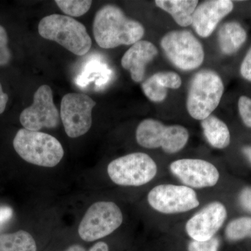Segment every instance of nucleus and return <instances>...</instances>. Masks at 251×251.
Instances as JSON below:
<instances>
[{"label":"nucleus","instance_id":"obj_1","mask_svg":"<svg viewBox=\"0 0 251 251\" xmlns=\"http://www.w3.org/2000/svg\"><path fill=\"white\" fill-rule=\"evenodd\" d=\"M93 34L100 48L110 49L121 45H133L143 38L145 29L138 21L127 18L121 9L108 4L96 14Z\"/></svg>","mask_w":251,"mask_h":251},{"label":"nucleus","instance_id":"obj_2","mask_svg":"<svg viewBox=\"0 0 251 251\" xmlns=\"http://www.w3.org/2000/svg\"><path fill=\"white\" fill-rule=\"evenodd\" d=\"M38 30L44 39L55 41L76 55L87 54L92 47V39L85 25L69 16H46L39 23Z\"/></svg>","mask_w":251,"mask_h":251},{"label":"nucleus","instance_id":"obj_3","mask_svg":"<svg viewBox=\"0 0 251 251\" xmlns=\"http://www.w3.org/2000/svg\"><path fill=\"white\" fill-rule=\"evenodd\" d=\"M13 146L24 161L36 166L52 168L62 161L64 151L60 142L47 133L21 128Z\"/></svg>","mask_w":251,"mask_h":251},{"label":"nucleus","instance_id":"obj_4","mask_svg":"<svg viewBox=\"0 0 251 251\" xmlns=\"http://www.w3.org/2000/svg\"><path fill=\"white\" fill-rule=\"evenodd\" d=\"M224 92L222 79L216 72L202 70L193 76L188 90L187 110L195 120L210 116L219 105Z\"/></svg>","mask_w":251,"mask_h":251},{"label":"nucleus","instance_id":"obj_5","mask_svg":"<svg viewBox=\"0 0 251 251\" xmlns=\"http://www.w3.org/2000/svg\"><path fill=\"white\" fill-rule=\"evenodd\" d=\"M188 138V130L182 126H166L153 119L143 120L136 130V140L140 146L148 149L161 148L168 153L181 151L186 146Z\"/></svg>","mask_w":251,"mask_h":251},{"label":"nucleus","instance_id":"obj_6","mask_svg":"<svg viewBox=\"0 0 251 251\" xmlns=\"http://www.w3.org/2000/svg\"><path fill=\"white\" fill-rule=\"evenodd\" d=\"M156 163L147 153H132L110 162L108 174L115 184L140 186L148 184L157 174Z\"/></svg>","mask_w":251,"mask_h":251},{"label":"nucleus","instance_id":"obj_7","mask_svg":"<svg viewBox=\"0 0 251 251\" xmlns=\"http://www.w3.org/2000/svg\"><path fill=\"white\" fill-rule=\"evenodd\" d=\"M161 46L168 58L181 70L197 69L204 61L202 45L191 31H170L163 36Z\"/></svg>","mask_w":251,"mask_h":251},{"label":"nucleus","instance_id":"obj_8","mask_svg":"<svg viewBox=\"0 0 251 251\" xmlns=\"http://www.w3.org/2000/svg\"><path fill=\"white\" fill-rule=\"evenodd\" d=\"M123 222L121 209L115 203L98 202L89 208L78 227V234L85 242H94L116 230Z\"/></svg>","mask_w":251,"mask_h":251},{"label":"nucleus","instance_id":"obj_9","mask_svg":"<svg viewBox=\"0 0 251 251\" xmlns=\"http://www.w3.org/2000/svg\"><path fill=\"white\" fill-rule=\"evenodd\" d=\"M95 105L96 102L87 94L69 93L64 96L61 102L60 117L68 136L78 138L89 131Z\"/></svg>","mask_w":251,"mask_h":251},{"label":"nucleus","instance_id":"obj_10","mask_svg":"<svg viewBox=\"0 0 251 251\" xmlns=\"http://www.w3.org/2000/svg\"><path fill=\"white\" fill-rule=\"evenodd\" d=\"M60 114L53 102V94L49 85H41L34 94L33 103L20 115L23 128L32 131L58 126Z\"/></svg>","mask_w":251,"mask_h":251},{"label":"nucleus","instance_id":"obj_11","mask_svg":"<svg viewBox=\"0 0 251 251\" xmlns=\"http://www.w3.org/2000/svg\"><path fill=\"white\" fill-rule=\"evenodd\" d=\"M149 204L155 210L166 214L186 212L199 206L197 194L186 186L161 184L151 189Z\"/></svg>","mask_w":251,"mask_h":251},{"label":"nucleus","instance_id":"obj_12","mask_svg":"<svg viewBox=\"0 0 251 251\" xmlns=\"http://www.w3.org/2000/svg\"><path fill=\"white\" fill-rule=\"evenodd\" d=\"M170 168L173 175L190 188L211 187L215 186L219 179L217 168L204 160H177L171 163Z\"/></svg>","mask_w":251,"mask_h":251},{"label":"nucleus","instance_id":"obj_13","mask_svg":"<svg viewBox=\"0 0 251 251\" xmlns=\"http://www.w3.org/2000/svg\"><path fill=\"white\" fill-rule=\"evenodd\" d=\"M226 218L227 210L224 204L217 201L209 203L188 220L186 232L193 240H209L215 237Z\"/></svg>","mask_w":251,"mask_h":251},{"label":"nucleus","instance_id":"obj_14","mask_svg":"<svg viewBox=\"0 0 251 251\" xmlns=\"http://www.w3.org/2000/svg\"><path fill=\"white\" fill-rule=\"evenodd\" d=\"M234 4L229 0L204 1L196 7L193 14L192 25L201 37L212 34L223 18L233 10Z\"/></svg>","mask_w":251,"mask_h":251},{"label":"nucleus","instance_id":"obj_15","mask_svg":"<svg viewBox=\"0 0 251 251\" xmlns=\"http://www.w3.org/2000/svg\"><path fill=\"white\" fill-rule=\"evenodd\" d=\"M158 54V50L152 43L139 41L133 44L124 54L122 66L129 71L132 80L136 82L143 80L147 65Z\"/></svg>","mask_w":251,"mask_h":251},{"label":"nucleus","instance_id":"obj_16","mask_svg":"<svg viewBox=\"0 0 251 251\" xmlns=\"http://www.w3.org/2000/svg\"><path fill=\"white\" fill-rule=\"evenodd\" d=\"M114 76L113 71L100 57L94 56L87 60L75 78V84L85 88L91 83L95 84L98 90L104 88Z\"/></svg>","mask_w":251,"mask_h":251},{"label":"nucleus","instance_id":"obj_17","mask_svg":"<svg viewBox=\"0 0 251 251\" xmlns=\"http://www.w3.org/2000/svg\"><path fill=\"white\" fill-rule=\"evenodd\" d=\"M247 39V31L236 21L225 23L220 28L218 39L223 53L231 55L236 53Z\"/></svg>","mask_w":251,"mask_h":251},{"label":"nucleus","instance_id":"obj_18","mask_svg":"<svg viewBox=\"0 0 251 251\" xmlns=\"http://www.w3.org/2000/svg\"><path fill=\"white\" fill-rule=\"evenodd\" d=\"M156 5L171 15L172 17L181 27L192 25L193 14L197 7L196 0H157Z\"/></svg>","mask_w":251,"mask_h":251},{"label":"nucleus","instance_id":"obj_19","mask_svg":"<svg viewBox=\"0 0 251 251\" xmlns=\"http://www.w3.org/2000/svg\"><path fill=\"white\" fill-rule=\"evenodd\" d=\"M201 126L208 143L216 149L227 148L230 143V133L227 126L222 120L210 115L202 120Z\"/></svg>","mask_w":251,"mask_h":251},{"label":"nucleus","instance_id":"obj_20","mask_svg":"<svg viewBox=\"0 0 251 251\" xmlns=\"http://www.w3.org/2000/svg\"><path fill=\"white\" fill-rule=\"evenodd\" d=\"M34 238L29 232L19 230L0 234V251H36Z\"/></svg>","mask_w":251,"mask_h":251},{"label":"nucleus","instance_id":"obj_21","mask_svg":"<svg viewBox=\"0 0 251 251\" xmlns=\"http://www.w3.org/2000/svg\"><path fill=\"white\" fill-rule=\"evenodd\" d=\"M226 235L232 242L251 237V218L240 217L231 221L226 227Z\"/></svg>","mask_w":251,"mask_h":251},{"label":"nucleus","instance_id":"obj_22","mask_svg":"<svg viewBox=\"0 0 251 251\" xmlns=\"http://www.w3.org/2000/svg\"><path fill=\"white\" fill-rule=\"evenodd\" d=\"M56 4L67 16L79 17L90 10L92 1L89 0H56Z\"/></svg>","mask_w":251,"mask_h":251},{"label":"nucleus","instance_id":"obj_23","mask_svg":"<svg viewBox=\"0 0 251 251\" xmlns=\"http://www.w3.org/2000/svg\"><path fill=\"white\" fill-rule=\"evenodd\" d=\"M142 89L146 97L153 102L163 101L168 94L166 88L160 85L153 75L144 81Z\"/></svg>","mask_w":251,"mask_h":251},{"label":"nucleus","instance_id":"obj_24","mask_svg":"<svg viewBox=\"0 0 251 251\" xmlns=\"http://www.w3.org/2000/svg\"><path fill=\"white\" fill-rule=\"evenodd\" d=\"M12 59L9 47V37L4 26L0 25V67L9 65Z\"/></svg>","mask_w":251,"mask_h":251},{"label":"nucleus","instance_id":"obj_25","mask_svg":"<svg viewBox=\"0 0 251 251\" xmlns=\"http://www.w3.org/2000/svg\"><path fill=\"white\" fill-rule=\"evenodd\" d=\"M158 83L165 88L178 89L181 87V79L177 74L171 72H158L153 75Z\"/></svg>","mask_w":251,"mask_h":251},{"label":"nucleus","instance_id":"obj_26","mask_svg":"<svg viewBox=\"0 0 251 251\" xmlns=\"http://www.w3.org/2000/svg\"><path fill=\"white\" fill-rule=\"evenodd\" d=\"M220 240L217 237H214L209 240H192L188 245V251H219Z\"/></svg>","mask_w":251,"mask_h":251},{"label":"nucleus","instance_id":"obj_27","mask_svg":"<svg viewBox=\"0 0 251 251\" xmlns=\"http://www.w3.org/2000/svg\"><path fill=\"white\" fill-rule=\"evenodd\" d=\"M239 115L247 126L251 128V99L242 96L238 101Z\"/></svg>","mask_w":251,"mask_h":251},{"label":"nucleus","instance_id":"obj_28","mask_svg":"<svg viewBox=\"0 0 251 251\" xmlns=\"http://www.w3.org/2000/svg\"><path fill=\"white\" fill-rule=\"evenodd\" d=\"M240 72L244 78L251 82V47L241 64Z\"/></svg>","mask_w":251,"mask_h":251},{"label":"nucleus","instance_id":"obj_29","mask_svg":"<svg viewBox=\"0 0 251 251\" xmlns=\"http://www.w3.org/2000/svg\"><path fill=\"white\" fill-rule=\"evenodd\" d=\"M239 201L243 209L251 213V187L242 190L239 194Z\"/></svg>","mask_w":251,"mask_h":251},{"label":"nucleus","instance_id":"obj_30","mask_svg":"<svg viewBox=\"0 0 251 251\" xmlns=\"http://www.w3.org/2000/svg\"><path fill=\"white\" fill-rule=\"evenodd\" d=\"M13 216V210L9 206H0V227L11 220Z\"/></svg>","mask_w":251,"mask_h":251},{"label":"nucleus","instance_id":"obj_31","mask_svg":"<svg viewBox=\"0 0 251 251\" xmlns=\"http://www.w3.org/2000/svg\"><path fill=\"white\" fill-rule=\"evenodd\" d=\"M9 101V94L5 92L2 83L0 81V115H2L6 110Z\"/></svg>","mask_w":251,"mask_h":251},{"label":"nucleus","instance_id":"obj_32","mask_svg":"<svg viewBox=\"0 0 251 251\" xmlns=\"http://www.w3.org/2000/svg\"><path fill=\"white\" fill-rule=\"evenodd\" d=\"M89 251H109L108 244L103 242H97Z\"/></svg>","mask_w":251,"mask_h":251},{"label":"nucleus","instance_id":"obj_33","mask_svg":"<svg viewBox=\"0 0 251 251\" xmlns=\"http://www.w3.org/2000/svg\"><path fill=\"white\" fill-rule=\"evenodd\" d=\"M243 153L247 157V159L251 163V147L247 146L244 147L242 150Z\"/></svg>","mask_w":251,"mask_h":251},{"label":"nucleus","instance_id":"obj_34","mask_svg":"<svg viewBox=\"0 0 251 251\" xmlns=\"http://www.w3.org/2000/svg\"><path fill=\"white\" fill-rule=\"evenodd\" d=\"M64 251H86V250L82 246L74 244V245L71 246L70 247L68 248L67 250Z\"/></svg>","mask_w":251,"mask_h":251}]
</instances>
